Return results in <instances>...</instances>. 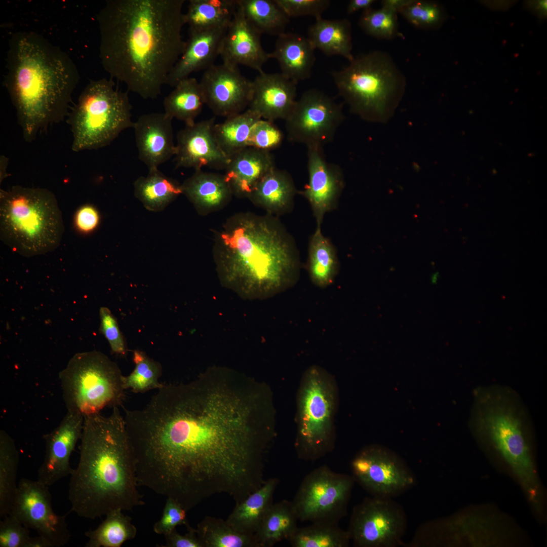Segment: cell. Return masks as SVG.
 I'll return each instance as SVG.
<instances>
[{
    "label": "cell",
    "mask_w": 547,
    "mask_h": 547,
    "mask_svg": "<svg viewBox=\"0 0 547 547\" xmlns=\"http://www.w3.org/2000/svg\"><path fill=\"white\" fill-rule=\"evenodd\" d=\"M19 453L13 439L0 431V517L10 512L18 485L16 477Z\"/></svg>",
    "instance_id": "74e56055"
},
{
    "label": "cell",
    "mask_w": 547,
    "mask_h": 547,
    "mask_svg": "<svg viewBox=\"0 0 547 547\" xmlns=\"http://www.w3.org/2000/svg\"><path fill=\"white\" fill-rule=\"evenodd\" d=\"M338 394L334 377L324 368L312 365L305 370L296 398L294 446L299 459L317 460L334 449Z\"/></svg>",
    "instance_id": "9c48e42d"
},
{
    "label": "cell",
    "mask_w": 547,
    "mask_h": 547,
    "mask_svg": "<svg viewBox=\"0 0 547 547\" xmlns=\"http://www.w3.org/2000/svg\"><path fill=\"white\" fill-rule=\"evenodd\" d=\"M332 75L350 111L370 122H383L394 113L404 93L406 79L393 58L382 51L354 57Z\"/></svg>",
    "instance_id": "ba28073f"
},
{
    "label": "cell",
    "mask_w": 547,
    "mask_h": 547,
    "mask_svg": "<svg viewBox=\"0 0 547 547\" xmlns=\"http://www.w3.org/2000/svg\"><path fill=\"white\" fill-rule=\"evenodd\" d=\"M99 316L100 331L107 339L111 352L125 356L128 351L127 344L115 317L109 309L105 306L100 307Z\"/></svg>",
    "instance_id": "7dc6e473"
},
{
    "label": "cell",
    "mask_w": 547,
    "mask_h": 547,
    "mask_svg": "<svg viewBox=\"0 0 547 547\" xmlns=\"http://www.w3.org/2000/svg\"><path fill=\"white\" fill-rule=\"evenodd\" d=\"M308 181L299 193L311 208L317 226H321L325 214L337 207L344 186L340 168L327 161L323 147L307 148Z\"/></svg>",
    "instance_id": "ac0fdd59"
},
{
    "label": "cell",
    "mask_w": 547,
    "mask_h": 547,
    "mask_svg": "<svg viewBox=\"0 0 547 547\" xmlns=\"http://www.w3.org/2000/svg\"><path fill=\"white\" fill-rule=\"evenodd\" d=\"M359 25L366 34L377 39L390 40L399 34L398 14L382 7L363 11Z\"/></svg>",
    "instance_id": "7bdbcfd3"
},
{
    "label": "cell",
    "mask_w": 547,
    "mask_h": 547,
    "mask_svg": "<svg viewBox=\"0 0 547 547\" xmlns=\"http://www.w3.org/2000/svg\"><path fill=\"white\" fill-rule=\"evenodd\" d=\"M186 528L188 532L184 535L180 534L175 529L165 535L166 544L163 546L203 547L198 537L196 529L192 528L189 525Z\"/></svg>",
    "instance_id": "f907efd6"
},
{
    "label": "cell",
    "mask_w": 547,
    "mask_h": 547,
    "mask_svg": "<svg viewBox=\"0 0 547 547\" xmlns=\"http://www.w3.org/2000/svg\"><path fill=\"white\" fill-rule=\"evenodd\" d=\"M296 193L290 175L275 167L260 180L247 199L266 213L279 217L293 210Z\"/></svg>",
    "instance_id": "4316f807"
},
{
    "label": "cell",
    "mask_w": 547,
    "mask_h": 547,
    "mask_svg": "<svg viewBox=\"0 0 547 547\" xmlns=\"http://www.w3.org/2000/svg\"><path fill=\"white\" fill-rule=\"evenodd\" d=\"M123 409L138 485L187 511L219 494L240 502L264 483L276 434L258 381L214 367L191 382L164 384L142 409Z\"/></svg>",
    "instance_id": "6da1fadb"
},
{
    "label": "cell",
    "mask_w": 547,
    "mask_h": 547,
    "mask_svg": "<svg viewBox=\"0 0 547 547\" xmlns=\"http://www.w3.org/2000/svg\"><path fill=\"white\" fill-rule=\"evenodd\" d=\"M212 253L221 285L245 299L271 297L300 277L294 239L278 217L267 213L238 212L226 218L215 231Z\"/></svg>",
    "instance_id": "3957f363"
},
{
    "label": "cell",
    "mask_w": 547,
    "mask_h": 547,
    "mask_svg": "<svg viewBox=\"0 0 547 547\" xmlns=\"http://www.w3.org/2000/svg\"><path fill=\"white\" fill-rule=\"evenodd\" d=\"M164 100V113L186 126L193 125L205 104L200 82L193 77L180 82Z\"/></svg>",
    "instance_id": "1f68e13d"
},
{
    "label": "cell",
    "mask_w": 547,
    "mask_h": 547,
    "mask_svg": "<svg viewBox=\"0 0 547 547\" xmlns=\"http://www.w3.org/2000/svg\"><path fill=\"white\" fill-rule=\"evenodd\" d=\"M279 483L276 478L266 480L259 489L242 501L236 503L226 522L240 532L254 534L273 504L274 494Z\"/></svg>",
    "instance_id": "f1b7e54d"
},
{
    "label": "cell",
    "mask_w": 547,
    "mask_h": 547,
    "mask_svg": "<svg viewBox=\"0 0 547 547\" xmlns=\"http://www.w3.org/2000/svg\"><path fill=\"white\" fill-rule=\"evenodd\" d=\"M307 38L315 49L328 56L338 55L349 61L352 54L351 25L346 19L328 20L319 17L307 30Z\"/></svg>",
    "instance_id": "f546056e"
},
{
    "label": "cell",
    "mask_w": 547,
    "mask_h": 547,
    "mask_svg": "<svg viewBox=\"0 0 547 547\" xmlns=\"http://www.w3.org/2000/svg\"><path fill=\"white\" fill-rule=\"evenodd\" d=\"M521 400L509 387L480 386L474 392L473 431L509 465L534 505L539 484L528 438L529 419Z\"/></svg>",
    "instance_id": "8992f818"
},
{
    "label": "cell",
    "mask_w": 547,
    "mask_h": 547,
    "mask_svg": "<svg viewBox=\"0 0 547 547\" xmlns=\"http://www.w3.org/2000/svg\"><path fill=\"white\" fill-rule=\"evenodd\" d=\"M344 119L340 104L323 91L308 90L285 120L287 138L307 148H323L332 141Z\"/></svg>",
    "instance_id": "5bb4252c"
},
{
    "label": "cell",
    "mask_w": 547,
    "mask_h": 547,
    "mask_svg": "<svg viewBox=\"0 0 547 547\" xmlns=\"http://www.w3.org/2000/svg\"><path fill=\"white\" fill-rule=\"evenodd\" d=\"M49 487L37 480L21 479L9 513L35 530L51 547L63 546L70 537L66 514L60 515L54 512Z\"/></svg>",
    "instance_id": "2e32d148"
},
{
    "label": "cell",
    "mask_w": 547,
    "mask_h": 547,
    "mask_svg": "<svg viewBox=\"0 0 547 547\" xmlns=\"http://www.w3.org/2000/svg\"><path fill=\"white\" fill-rule=\"evenodd\" d=\"M199 82L205 104L216 115L228 118L249 106L252 81L244 76L237 66L214 64L204 71Z\"/></svg>",
    "instance_id": "e0dca14e"
},
{
    "label": "cell",
    "mask_w": 547,
    "mask_h": 547,
    "mask_svg": "<svg viewBox=\"0 0 547 547\" xmlns=\"http://www.w3.org/2000/svg\"><path fill=\"white\" fill-rule=\"evenodd\" d=\"M215 118L195 123L180 130L177 136V168L201 170L204 167L225 170L230 158L222 151L214 131Z\"/></svg>",
    "instance_id": "ffe728a7"
},
{
    "label": "cell",
    "mask_w": 547,
    "mask_h": 547,
    "mask_svg": "<svg viewBox=\"0 0 547 547\" xmlns=\"http://www.w3.org/2000/svg\"><path fill=\"white\" fill-rule=\"evenodd\" d=\"M84 416L67 412L59 425L44 435L45 453L38 470L37 480L50 487L61 479L70 476L73 468L70 458L81 440Z\"/></svg>",
    "instance_id": "d6986e66"
},
{
    "label": "cell",
    "mask_w": 547,
    "mask_h": 547,
    "mask_svg": "<svg viewBox=\"0 0 547 547\" xmlns=\"http://www.w3.org/2000/svg\"><path fill=\"white\" fill-rule=\"evenodd\" d=\"M118 364L103 353H77L59 373L67 412L83 416L106 407H123L125 389Z\"/></svg>",
    "instance_id": "8fae6325"
},
{
    "label": "cell",
    "mask_w": 547,
    "mask_h": 547,
    "mask_svg": "<svg viewBox=\"0 0 547 547\" xmlns=\"http://www.w3.org/2000/svg\"><path fill=\"white\" fill-rule=\"evenodd\" d=\"M64 230L62 213L51 191L20 185L1 190V239L14 252L30 257L53 251Z\"/></svg>",
    "instance_id": "52a82bcc"
},
{
    "label": "cell",
    "mask_w": 547,
    "mask_h": 547,
    "mask_svg": "<svg viewBox=\"0 0 547 547\" xmlns=\"http://www.w3.org/2000/svg\"><path fill=\"white\" fill-rule=\"evenodd\" d=\"M399 14L414 27L422 29L438 26L444 18L441 6L436 3L423 0H413Z\"/></svg>",
    "instance_id": "ee69618b"
},
{
    "label": "cell",
    "mask_w": 547,
    "mask_h": 547,
    "mask_svg": "<svg viewBox=\"0 0 547 547\" xmlns=\"http://www.w3.org/2000/svg\"><path fill=\"white\" fill-rule=\"evenodd\" d=\"M77 465L70 475V511L94 519L144 504L124 416L118 407L84 416Z\"/></svg>",
    "instance_id": "277c9868"
},
{
    "label": "cell",
    "mask_w": 547,
    "mask_h": 547,
    "mask_svg": "<svg viewBox=\"0 0 547 547\" xmlns=\"http://www.w3.org/2000/svg\"><path fill=\"white\" fill-rule=\"evenodd\" d=\"M227 26L203 30H189L183 50L170 73L166 85L175 87L192 73L206 70L220 56Z\"/></svg>",
    "instance_id": "cb8c5ba5"
},
{
    "label": "cell",
    "mask_w": 547,
    "mask_h": 547,
    "mask_svg": "<svg viewBox=\"0 0 547 547\" xmlns=\"http://www.w3.org/2000/svg\"><path fill=\"white\" fill-rule=\"evenodd\" d=\"M307 271L316 286L325 288L332 284L339 271V261L335 246L317 226L308 244Z\"/></svg>",
    "instance_id": "4dcf8cb0"
},
{
    "label": "cell",
    "mask_w": 547,
    "mask_h": 547,
    "mask_svg": "<svg viewBox=\"0 0 547 547\" xmlns=\"http://www.w3.org/2000/svg\"><path fill=\"white\" fill-rule=\"evenodd\" d=\"M407 517L392 498L372 496L356 505L347 531L357 547H395L403 545Z\"/></svg>",
    "instance_id": "9a60e30c"
},
{
    "label": "cell",
    "mask_w": 547,
    "mask_h": 547,
    "mask_svg": "<svg viewBox=\"0 0 547 547\" xmlns=\"http://www.w3.org/2000/svg\"><path fill=\"white\" fill-rule=\"evenodd\" d=\"M351 476L371 496L392 498L414 486L415 477L395 452L379 444L361 448L350 462Z\"/></svg>",
    "instance_id": "4fadbf2b"
},
{
    "label": "cell",
    "mask_w": 547,
    "mask_h": 547,
    "mask_svg": "<svg viewBox=\"0 0 547 547\" xmlns=\"http://www.w3.org/2000/svg\"><path fill=\"white\" fill-rule=\"evenodd\" d=\"M248 22L261 34L277 35L285 32L290 18L276 0H237Z\"/></svg>",
    "instance_id": "d590c367"
},
{
    "label": "cell",
    "mask_w": 547,
    "mask_h": 547,
    "mask_svg": "<svg viewBox=\"0 0 547 547\" xmlns=\"http://www.w3.org/2000/svg\"><path fill=\"white\" fill-rule=\"evenodd\" d=\"M413 0H382L381 1V7L399 13L403 8L409 5Z\"/></svg>",
    "instance_id": "db71d44e"
},
{
    "label": "cell",
    "mask_w": 547,
    "mask_h": 547,
    "mask_svg": "<svg viewBox=\"0 0 547 547\" xmlns=\"http://www.w3.org/2000/svg\"><path fill=\"white\" fill-rule=\"evenodd\" d=\"M315 50L307 37L284 32L278 36L269 55L278 61L281 73L297 84L310 77L316 60Z\"/></svg>",
    "instance_id": "484cf974"
},
{
    "label": "cell",
    "mask_w": 547,
    "mask_h": 547,
    "mask_svg": "<svg viewBox=\"0 0 547 547\" xmlns=\"http://www.w3.org/2000/svg\"><path fill=\"white\" fill-rule=\"evenodd\" d=\"M296 84L281 73L259 72L252 81V97L248 109L264 120H285L297 100Z\"/></svg>",
    "instance_id": "7402d4cb"
},
{
    "label": "cell",
    "mask_w": 547,
    "mask_h": 547,
    "mask_svg": "<svg viewBox=\"0 0 547 547\" xmlns=\"http://www.w3.org/2000/svg\"><path fill=\"white\" fill-rule=\"evenodd\" d=\"M288 541L292 547H347L350 538L338 524L319 522L298 527Z\"/></svg>",
    "instance_id": "60d3db41"
},
{
    "label": "cell",
    "mask_w": 547,
    "mask_h": 547,
    "mask_svg": "<svg viewBox=\"0 0 547 547\" xmlns=\"http://www.w3.org/2000/svg\"><path fill=\"white\" fill-rule=\"evenodd\" d=\"M29 528L9 513L0 521V547H28Z\"/></svg>",
    "instance_id": "bcb514c9"
},
{
    "label": "cell",
    "mask_w": 547,
    "mask_h": 547,
    "mask_svg": "<svg viewBox=\"0 0 547 547\" xmlns=\"http://www.w3.org/2000/svg\"><path fill=\"white\" fill-rule=\"evenodd\" d=\"M261 117L247 109L240 113L226 118L223 123L215 125L217 142L229 158L248 147L251 130Z\"/></svg>",
    "instance_id": "8d00e7d4"
},
{
    "label": "cell",
    "mask_w": 547,
    "mask_h": 547,
    "mask_svg": "<svg viewBox=\"0 0 547 547\" xmlns=\"http://www.w3.org/2000/svg\"><path fill=\"white\" fill-rule=\"evenodd\" d=\"M275 167L270 151L248 147L230 158L223 175L233 196L248 198L260 180Z\"/></svg>",
    "instance_id": "d4e9b609"
},
{
    "label": "cell",
    "mask_w": 547,
    "mask_h": 547,
    "mask_svg": "<svg viewBox=\"0 0 547 547\" xmlns=\"http://www.w3.org/2000/svg\"><path fill=\"white\" fill-rule=\"evenodd\" d=\"M184 0H108L97 14L99 57L111 78L155 99L185 45Z\"/></svg>",
    "instance_id": "7a4b0ae2"
},
{
    "label": "cell",
    "mask_w": 547,
    "mask_h": 547,
    "mask_svg": "<svg viewBox=\"0 0 547 547\" xmlns=\"http://www.w3.org/2000/svg\"><path fill=\"white\" fill-rule=\"evenodd\" d=\"M122 512L116 510L110 512L97 528L86 532L89 540L85 546L121 547L125 541L134 538L137 529L131 518Z\"/></svg>",
    "instance_id": "ab89813d"
},
{
    "label": "cell",
    "mask_w": 547,
    "mask_h": 547,
    "mask_svg": "<svg viewBox=\"0 0 547 547\" xmlns=\"http://www.w3.org/2000/svg\"><path fill=\"white\" fill-rule=\"evenodd\" d=\"M7 62L5 86L23 137L31 142L68 115L79 72L66 52L33 32L12 35Z\"/></svg>",
    "instance_id": "5b68a950"
},
{
    "label": "cell",
    "mask_w": 547,
    "mask_h": 547,
    "mask_svg": "<svg viewBox=\"0 0 547 547\" xmlns=\"http://www.w3.org/2000/svg\"><path fill=\"white\" fill-rule=\"evenodd\" d=\"M187 511L177 501L167 498L161 518L153 525L154 532L166 535L176 529L179 525H189L187 520Z\"/></svg>",
    "instance_id": "c3c4849f"
},
{
    "label": "cell",
    "mask_w": 547,
    "mask_h": 547,
    "mask_svg": "<svg viewBox=\"0 0 547 547\" xmlns=\"http://www.w3.org/2000/svg\"><path fill=\"white\" fill-rule=\"evenodd\" d=\"M237 0H190L184 14L189 30L227 26L237 10Z\"/></svg>",
    "instance_id": "836d02e7"
},
{
    "label": "cell",
    "mask_w": 547,
    "mask_h": 547,
    "mask_svg": "<svg viewBox=\"0 0 547 547\" xmlns=\"http://www.w3.org/2000/svg\"><path fill=\"white\" fill-rule=\"evenodd\" d=\"M133 360L135 364L134 370L122 378L125 390L130 389L135 393H143L159 389L164 385L159 381L162 374V367L159 362L138 349L133 351Z\"/></svg>",
    "instance_id": "b9f144b4"
},
{
    "label": "cell",
    "mask_w": 547,
    "mask_h": 547,
    "mask_svg": "<svg viewBox=\"0 0 547 547\" xmlns=\"http://www.w3.org/2000/svg\"><path fill=\"white\" fill-rule=\"evenodd\" d=\"M99 215L91 205H85L78 210L75 216V223L78 228L85 232L93 230L98 225Z\"/></svg>",
    "instance_id": "816d5d0a"
},
{
    "label": "cell",
    "mask_w": 547,
    "mask_h": 547,
    "mask_svg": "<svg viewBox=\"0 0 547 547\" xmlns=\"http://www.w3.org/2000/svg\"><path fill=\"white\" fill-rule=\"evenodd\" d=\"M128 93L115 87L112 79L91 80L68 115L75 152L110 144L126 129L133 127Z\"/></svg>",
    "instance_id": "30bf717a"
},
{
    "label": "cell",
    "mask_w": 547,
    "mask_h": 547,
    "mask_svg": "<svg viewBox=\"0 0 547 547\" xmlns=\"http://www.w3.org/2000/svg\"><path fill=\"white\" fill-rule=\"evenodd\" d=\"M355 481L327 465L307 474L291 501L299 521L338 524L347 514Z\"/></svg>",
    "instance_id": "7c38bea8"
},
{
    "label": "cell",
    "mask_w": 547,
    "mask_h": 547,
    "mask_svg": "<svg viewBox=\"0 0 547 547\" xmlns=\"http://www.w3.org/2000/svg\"><path fill=\"white\" fill-rule=\"evenodd\" d=\"M278 5L290 18L302 16H313L316 18L330 6L328 0H276Z\"/></svg>",
    "instance_id": "681fc988"
},
{
    "label": "cell",
    "mask_w": 547,
    "mask_h": 547,
    "mask_svg": "<svg viewBox=\"0 0 547 547\" xmlns=\"http://www.w3.org/2000/svg\"><path fill=\"white\" fill-rule=\"evenodd\" d=\"M181 187L183 194L202 215L223 208L233 196L224 175L202 170H196Z\"/></svg>",
    "instance_id": "83f0119b"
},
{
    "label": "cell",
    "mask_w": 547,
    "mask_h": 547,
    "mask_svg": "<svg viewBox=\"0 0 547 547\" xmlns=\"http://www.w3.org/2000/svg\"><path fill=\"white\" fill-rule=\"evenodd\" d=\"M375 2V0H351L347 6V13L350 15L360 10H366L371 8Z\"/></svg>",
    "instance_id": "f5cc1de1"
},
{
    "label": "cell",
    "mask_w": 547,
    "mask_h": 547,
    "mask_svg": "<svg viewBox=\"0 0 547 547\" xmlns=\"http://www.w3.org/2000/svg\"><path fill=\"white\" fill-rule=\"evenodd\" d=\"M297 515L291 501L273 503L254 534L258 547H271L291 537L297 528Z\"/></svg>",
    "instance_id": "d6a6232c"
},
{
    "label": "cell",
    "mask_w": 547,
    "mask_h": 547,
    "mask_svg": "<svg viewBox=\"0 0 547 547\" xmlns=\"http://www.w3.org/2000/svg\"><path fill=\"white\" fill-rule=\"evenodd\" d=\"M261 35L238 6L222 43L220 56L223 63L263 71L264 64L270 58L261 45Z\"/></svg>",
    "instance_id": "44dd1931"
},
{
    "label": "cell",
    "mask_w": 547,
    "mask_h": 547,
    "mask_svg": "<svg viewBox=\"0 0 547 547\" xmlns=\"http://www.w3.org/2000/svg\"><path fill=\"white\" fill-rule=\"evenodd\" d=\"M196 531L203 547H258L254 534L240 532L221 518L205 517Z\"/></svg>",
    "instance_id": "f35d334b"
},
{
    "label": "cell",
    "mask_w": 547,
    "mask_h": 547,
    "mask_svg": "<svg viewBox=\"0 0 547 547\" xmlns=\"http://www.w3.org/2000/svg\"><path fill=\"white\" fill-rule=\"evenodd\" d=\"M135 194L148 209H162L182 194L181 185L166 176L158 168L149 170L146 177L134 183Z\"/></svg>",
    "instance_id": "e575fe53"
},
{
    "label": "cell",
    "mask_w": 547,
    "mask_h": 547,
    "mask_svg": "<svg viewBox=\"0 0 547 547\" xmlns=\"http://www.w3.org/2000/svg\"><path fill=\"white\" fill-rule=\"evenodd\" d=\"M172 120L164 112H153L134 122L139 158L149 170L158 168L175 154Z\"/></svg>",
    "instance_id": "603a6c76"
},
{
    "label": "cell",
    "mask_w": 547,
    "mask_h": 547,
    "mask_svg": "<svg viewBox=\"0 0 547 547\" xmlns=\"http://www.w3.org/2000/svg\"><path fill=\"white\" fill-rule=\"evenodd\" d=\"M283 135L274 122L261 119L253 127L248 147L270 151L282 144Z\"/></svg>",
    "instance_id": "f6af8a7d"
}]
</instances>
